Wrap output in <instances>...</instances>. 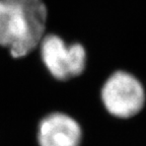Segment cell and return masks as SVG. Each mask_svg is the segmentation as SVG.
Returning a JSON list of instances; mask_svg holds the SVG:
<instances>
[{
	"label": "cell",
	"instance_id": "277c9868",
	"mask_svg": "<svg viewBox=\"0 0 146 146\" xmlns=\"http://www.w3.org/2000/svg\"><path fill=\"white\" fill-rule=\"evenodd\" d=\"M82 138L80 125L63 113H52L40 122L38 141L40 146H79Z\"/></svg>",
	"mask_w": 146,
	"mask_h": 146
},
{
	"label": "cell",
	"instance_id": "3957f363",
	"mask_svg": "<svg viewBox=\"0 0 146 146\" xmlns=\"http://www.w3.org/2000/svg\"><path fill=\"white\" fill-rule=\"evenodd\" d=\"M39 47L42 62L54 79L68 81L84 72L87 53L80 43L67 44L58 35L48 34Z\"/></svg>",
	"mask_w": 146,
	"mask_h": 146
},
{
	"label": "cell",
	"instance_id": "6da1fadb",
	"mask_svg": "<svg viewBox=\"0 0 146 146\" xmlns=\"http://www.w3.org/2000/svg\"><path fill=\"white\" fill-rule=\"evenodd\" d=\"M48 21L44 0H0V47L12 59L27 57L40 46Z\"/></svg>",
	"mask_w": 146,
	"mask_h": 146
},
{
	"label": "cell",
	"instance_id": "7a4b0ae2",
	"mask_svg": "<svg viewBox=\"0 0 146 146\" xmlns=\"http://www.w3.org/2000/svg\"><path fill=\"white\" fill-rule=\"evenodd\" d=\"M100 89L104 107L116 118H132L145 106L146 92L143 84L127 71L119 70L111 74Z\"/></svg>",
	"mask_w": 146,
	"mask_h": 146
}]
</instances>
